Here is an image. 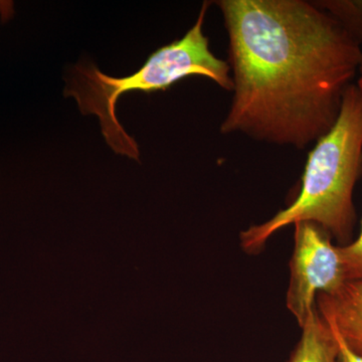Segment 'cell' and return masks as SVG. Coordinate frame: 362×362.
I'll list each match as a JSON object with an SVG mask.
<instances>
[{
  "instance_id": "cell-1",
  "label": "cell",
  "mask_w": 362,
  "mask_h": 362,
  "mask_svg": "<svg viewBox=\"0 0 362 362\" xmlns=\"http://www.w3.org/2000/svg\"><path fill=\"white\" fill-rule=\"evenodd\" d=\"M233 88L223 134L302 150L337 122L362 65L361 45L306 0L216 2Z\"/></svg>"
},
{
  "instance_id": "cell-2",
  "label": "cell",
  "mask_w": 362,
  "mask_h": 362,
  "mask_svg": "<svg viewBox=\"0 0 362 362\" xmlns=\"http://www.w3.org/2000/svg\"><path fill=\"white\" fill-rule=\"evenodd\" d=\"M362 175V90H345L334 126L315 143L305 165L299 194L270 220L240 233V246L258 254L272 235L290 225L310 221L349 244L356 225L354 192Z\"/></svg>"
},
{
  "instance_id": "cell-3",
  "label": "cell",
  "mask_w": 362,
  "mask_h": 362,
  "mask_svg": "<svg viewBox=\"0 0 362 362\" xmlns=\"http://www.w3.org/2000/svg\"><path fill=\"white\" fill-rule=\"evenodd\" d=\"M211 2H204L197 23L185 37L152 52L136 73L124 78L110 77L92 64H80L73 71L66 96L77 100L83 114L99 117L106 142L116 153L139 158L135 140L123 129L116 116V103L126 93L168 90L182 78L199 76L214 81L232 92L233 84L228 61L209 49L204 33V16Z\"/></svg>"
},
{
  "instance_id": "cell-4",
  "label": "cell",
  "mask_w": 362,
  "mask_h": 362,
  "mask_svg": "<svg viewBox=\"0 0 362 362\" xmlns=\"http://www.w3.org/2000/svg\"><path fill=\"white\" fill-rule=\"evenodd\" d=\"M286 304L300 327L316 308L318 294L332 295L347 282L337 246L316 223H295Z\"/></svg>"
},
{
  "instance_id": "cell-5",
  "label": "cell",
  "mask_w": 362,
  "mask_h": 362,
  "mask_svg": "<svg viewBox=\"0 0 362 362\" xmlns=\"http://www.w3.org/2000/svg\"><path fill=\"white\" fill-rule=\"evenodd\" d=\"M316 307L350 349L362 356V280L347 281L332 295H317Z\"/></svg>"
},
{
  "instance_id": "cell-6",
  "label": "cell",
  "mask_w": 362,
  "mask_h": 362,
  "mask_svg": "<svg viewBox=\"0 0 362 362\" xmlns=\"http://www.w3.org/2000/svg\"><path fill=\"white\" fill-rule=\"evenodd\" d=\"M300 328L301 337L288 362H337V337L317 307Z\"/></svg>"
},
{
  "instance_id": "cell-7",
  "label": "cell",
  "mask_w": 362,
  "mask_h": 362,
  "mask_svg": "<svg viewBox=\"0 0 362 362\" xmlns=\"http://www.w3.org/2000/svg\"><path fill=\"white\" fill-rule=\"evenodd\" d=\"M313 4L334 18L354 42L362 44V0H317Z\"/></svg>"
},
{
  "instance_id": "cell-8",
  "label": "cell",
  "mask_w": 362,
  "mask_h": 362,
  "mask_svg": "<svg viewBox=\"0 0 362 362\" xmlns=\"http://www.w3.org/2000/svg\"><path fill=\"white\" fill-rule=\"evenodd\" d=\"M347 281L362 280V221L361 233L354 242L337 246Z\"/></svg>"
},
{
  "instance_id": "cell-9",
  "label": "cell",
  "mask_w": 362,
  "mask_h": 362,
  "mask_svg": "<svg viewBox=\"0 0 362 362\" xmlns=\"http://www.w3.org/2000/svg\"><path fill=\"white\" fill-rule=\"evenodd\" d=\"M328 325L330 326L331 329L334 332L335 337L337 339L338 349H339L337 362H362V356L350 349L347 343L343 340L338 331L332 325H330L329 323H328Z\"/></svg>"
},
{
  "instance_id": "cell-10",
  "label": "cell",
  "mask_w": 362,
  "mask_h": 362,
  "mask_svg": "<svg viewBox=\"0 0 362 362\" xmlns=\"http://www.w3.org/2000/svg\"><path fill=\"white\" fill-rule=\"evenodd\" d=\"M359 77L357 78L356 85L357 87L359 88L362 90V65L361 66V69H359Z\"/></svg>"
}]
</instances>
